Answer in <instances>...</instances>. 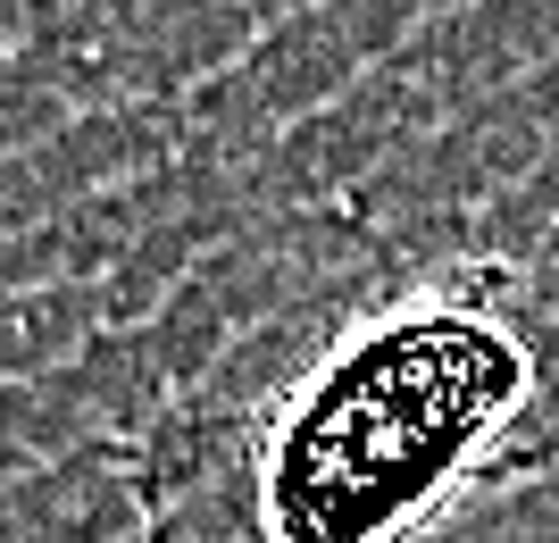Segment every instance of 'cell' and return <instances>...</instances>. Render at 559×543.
Listing matches in <instances>:
<instances>
[{"instance_id": "obj_1", "label": "cell", "mask_w": 559, "mask_h": 543, "mask_svg": "<svg viewBox=\"0 0 559 543\" xmlns=\"http://www.w3.org/2000/svg\"><path fill=\"white\" fill-rule=\"evenodd\" d=\"M559 476V260L401 251L134 444L142 543H435Z\"/></svg>"}]
</instances>
